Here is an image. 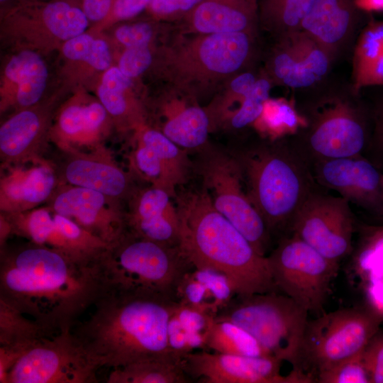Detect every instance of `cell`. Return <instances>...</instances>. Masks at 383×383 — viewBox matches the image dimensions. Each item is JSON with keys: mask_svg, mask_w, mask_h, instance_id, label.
<instances>
[{"mask_svg": "<svg viewBox=\"0 0 383 383\" xmlns=\"http://www.w3.org/2000/svg\"><path fill=\"white\" fill-rule=\"evenodd\" d=\"M98 259L76 260L31 243L15 249L5 246L0 299L52 333L70 330L104 294Z\"/></svg>", "mask_w": 383, "mask_h": 383, "instance_id": "6da1fadb", "label": "cell"}, {"mask_svg": "<svg viewBox=\"0 0 383 383\" xmlns=\"http://www.w3.org/2000/svg\"><path fill=\"white\" fill-rule=\"evenodd\" d=\"M176 304L105 293L89 317L78 320L71 332L99 368L174 355L168 345L167 326Z\"/></svg>", "mask_w": 383, "mask_h": 383, "instance_id": "7a4b0ae2", "label": "cell"}, {"mask_svg": "<svg viewBox=\"0 0 383 383\" xmlns=\"http://www.w3.org/2000/svg\"><path fill=\"white\" fill-rule=\"evenodd\" d=\"M179 217L178 248L197 268L224 274L235 295L279 292L267 257L213 206L207 192L189 191L176 195Z\"/></svg>", "mask_w": 383, "mask_h": 383, "instance_id": "3957f363", "label": "cell"}, {"mask_svg": "<svg viewBox=\"0 0 383 383\" xmlns=\"http://www.w3.org/2000/svg\"><path fill=\"white\" fill-rule=\"evenodd\" d=\"M296 107L304 126L292 135V145L307 160L362 155L370 147V116L361 92L350 83L328 77L301 91Z\"/></svg>", "mask_w": 383, "mask_h": 383, "instance_id": "277c9868", "label": "cell"}, {"mask_svg": "<svg viewBox=\"0 0 383 383\" xmlns=\"http://www.w3.org/2000/svg\"><path fill=\"white\" fill-rule=\"evenodd\" d=\"M162 48L160 68L169 87L199 100L231 77L251 68L259 34H184L172 28Z\"/></svg>", "mask_w": 383, "mask_h": 383, "instance_id": "5b68a950", "label": "cell"}, {"mask_svg": "<svg viewBox=\"0 0 383 383\" xmlns=\"http://www.w3.org/2000/svg\"><path fill=\"white\" fill-rule=\"evenodd\" d=\"M276 141L237 157L247 195L270 233L290 229L298 210L314 190L307 161L292 145Z\"/></svg>", "mask_w": 383, "mask_h": 383, "instance_id": "8992f818", "label": "cell"}, {"mask_svg": "<svg viewBox=\"0 0 383 383\" xmlns=\"http://www.w3.org/2000/svg\"><path fill=\"white\" fill-rule=\"evenodd\" d=\"M104 294L176 301L183 275L194 266L178 247L137 237L128 231L100 255Z\"/></svg>", "mask_w": 383, "mask_h": 383, "instance_id": "52a82bcc", "label": "cell"}, {"mask_svg": "<svg viewBox=\"0 0 383 383\" xmlns=\"http://www.w3.org/2000/svg\"><path fill=\"white\" fill-rule=\"evenodd\" d=\"M308 311L279 292L235 295L215 317L248 331L270 353L299 370ZM304 373V372H303Z\"/></svg>", "mask_w": 383, "mask_h": 383, "instance_id": "ba28073f", "label": "cell"}, {"mask_svg": "<svg viewBox=\"0 0 383 383\" xmlns=\"http://www.w3.org/2000/svg\"><path fill=\"white\" fill-rule=\"evenodd\" d=\"M382 323L383 318L366 306L338 309L308 321L299 370L316 382L318 373L360 353Z\"/></svg>", "mask_w": 383, "mask_h": 383, "instance_id": "9c48e42d", "label": "cell"}, {"mask_svg": "<svg viewBox=\"0 0 383 383\" xmlns=\"http://www.w3.org/2000/svg\"><path fill=\"white\" fill-rule=\"evenodd\" d=\"M201 152L197 171L213 206L259 254L267 256L271 233L243 190V178L237 157L207 146Z\"/></svg>", "mask_w": 383, "mask_h": 383, "instance_id": "30bf717a", "label": "cell"}, {"mask_svg": "<svg viewBox=\"0 0 383 383\" xmlns=\"http://www.w3.org/2000/svg\"><path fill=\"white\" fill-rule=\"evenodd\" d=\"M267 257L278 291L321 315L340 265L293 234L282 238Z\"/></svg>", "mask_w": 383, "mask_h": 383, "instance_id": "8fae6325", "label": "cell"}, {"mask_svg": "<svg viewBox=\"0 0 383 383\" xmlns=\"http://www.w3.org/2000/svg\"><path fill=\"white\" fill-rule=\"evenodd\" d=\"M98 369L70 329L33 343L9 372L7 383H96Z\"/></svg>", "mask_w": 383, "mask_h": 383, "instance_id": "7c38bea8", "label": "cell"}, {"mask_svg": "<svg viewBox=\"0 0 383 383\" xmlns=\"http://www.w3.org/2000/svg\"><path fill=\"white\" fill-rule=\"evenodd\" d=\"M354 229L350 202L315 190L299 208L290 227L292 234L339 265L351 252Z\"/></svg>", "mask_w": 383, "mask_h": 383, "instance_id": "4fadbf2b", "label": "cell"}, {"mask_svg": "<svg viewBox=\"0 0 383 383\" xmlns=\"http://www.w3.org/2000/svg\"><path fill=\"white\" fill-rule=\"evenodd\" d=\"M10 224L11 234L29 243L59 251L76 260H97L109 246L72 219L48 206L16 213H1Z\"/></svg>", "mask_w": 383, "mask_h": 383, "instance_id": "5bb4252c", "label": "cell"}, {"mask_svg": "<svg viewBox=\"0 0 383 383\" xmlns=\"http://www.w3.org/2000/svg\"><path fill=\"white\" fill-rule=\"evenodd\" d=\"M282 361L273 356L251 357L201 350L182 357L185 373L201 383H309L305 374L292 370L282 376Z\"/></svg>", "mask_w": 383, "mask_h": 383, "instance_id": "9a60e30c", "label": "cell"}, {"mask_svg": "<svg viewBox=\"0 0 383 383\" xmlns=\"http://www.w3.org/2000/svg\"><path fill=\"white\" fill-rule=\"evenodd\" d=\"M47 203L109 245L126 231L123 202L101 192L60 182Z\"/></svg>", "mask_w": 383, "mask_h": 383, "instance_id": "2e32d148", "label": "cell"}, {"mask_svg": "<svg viewBox=\"0 0 383 383\" xmlns=\"http://www.w3.org/2000/svg\"><path fill=\"white\" fill-rule=\"evenodd\" d=\"M312 176L318 184L381 217L383 173L362 155L313 162Z\"/></svg>", "mask_w": 383, "mask_h": 383, "instance_id": "e0dca14e", "label": "cell"}, {"mask_svg": "<svg viewBox=\"0 0 383 383\" xmlns=\"http://www.w3.org/2000/svg\"><path fill=\"white\" fill-rule=\"evenodd\" d=\"M356 0H314L304 18L301 30L328 53L334 63L352 48L371 19Z\"/></svg>", "mask_w": 383, "mask_h": 383, "instance_id": "ac0fdd59", "label": "cell"}, {"mask_svg": "<svg viewBox=\"0 0 383 383\" xmlns=\"http://www.w3.org/2000/svg\"><path fill=\"white\" fill-rule=\"evenodd\" d=\"M59 183L57 169L41 156L16 164L1 165V213H21L47 203Z\"/></svg>", "mask_w": 383, "mask_h": 383, "instance_id": "d6986e66", "label": "cell"}, {"mask_svg": "<svg viewBox=\"0 0 383 383\" xmlns=\"http://www.w3.org/2000/svg\"><path fill=\"white\" fill-rule=\"evenodd\" d=\"M65 153L67 158L61 167L60 182L94 190L122 202L138 188L131 172L122 170L104 147Z\"/></svg>", "mask_w": 383, "mask_h": 383, "instance_id": "ffe728a7", "label": "cell"}, {"mask_svg": "<svg viewBox=\"0 0 383 383\" xmlns=\"http://www.w3.org/2000/svg\"><path fill=\"white\" fill-rule=\"evenodd\" d=\"M172 198L164 189L151 185L137 188L127 201L126 231L168 247H178L179 217Z\"/></svg>", "mask_w": 383, "mask_h": 383, "instance_id": "44dd1931", "label": "cell"}, {"mask_svg": "<svg viewBox=\"0 0 383 383\" xmlns=\"http://www.w3.org/2000/svg\"><path fill=\"white\" fill-rule=\"evenodd\" d=\"M173 30L184 34H259L256 8L244 0H202Z\"/></svg>", "mask_w": 383, "mask_h": 383, "instance_id": "7402d4cb", "label": "cell"}, {"mask_svg": "<svg viewBox=\"0 0 383 383\" xmlns=\"http://www.w3.org/2000/svg\"><path fill=\"white\" fill-rule=\"evenodd\" d=\"M169 88L168 96L162 104L164 119L159 131L186 150H201L206 147L212 131L206 107H202L196 98Z\"/></svg>", "mask_w": 383, "mask_h": 383, "instance_id": "603a6c76", "label": "cell"}, {"mask_svg": "<svg viewBox=\"0 0 383 383\" xmlns=\"http://www.w3.org/2000/svg\"><path fill=\"white\" fill-rule=\"evenodd\" d=\"M48 114L45 110L26 108L0 128L1 165L22 162L41 156L45 143Z\"/></svg>", "mask_w": 383, "mask_h": 383, "instance_id": "cb8c5ba5", "label": "cell"}, {"mask_svg": "<svg viewBox=\"0 0 383 383\" xmlns=\"http://www.w3.org/2000/svg\"><path fill=\"white\" fill-rule=\"evenodd\" d=\"M108 114L101 102L69 105L59 115L53 139L64 152L103 148L101 132Z\"/></svg>", "mask_w": 383, "mask_h": 383, "instance_id": "d4e9b609", "label": "cell"}, {"mask_svg": "<svg viewBox=\"0 0 383 383\" xmlns=\"http://www.w3.org/2000/svg\"><path fill=\"white\" fill-rule=\"evenodd\" d=\"M235 295L228 278L209 268L192 267L179 281L176 301L215 317Z\"/></svg>", "mask_w": 383, "mask_h": 383, "instance_id": "484cf974", "label": "cell"}, {"mask_svg": "<svg viewBox=\"0 0 383 383\" xmlns=\"http://www.w3.org/2000/svg\"><path fill=\"white\" fill-rule=\"evenodd\" d=\"M351 82L357 92L383 87V21L371 18L360 33L353 50Z\"/></svg>", "mask_w": 383, "mask_h": 383, "instance_id": "4316f807", "label": "cell"}, {"mask_svg": "<svg viewBox=\"0 0 383 383\" xmlns=\"http://www.w3.org/2000/svg\"><path fill=\"white\" fill-rule=\"evenodd\" d=\"M214 322V316L177 301L167 326L171 353L183 357L188 353L206 350Z\"/></svg>", "mask_w": 383, "mask_h": 383, "instance_id": "83f0119b", "label": "cell"}, {"mask_svg": "<svg viewBox=\"0 0 383 383\" xmlns=\"http://www.w3.org/2000/svg\"><path fill=\"white\" fill-rule=\"evenodd\" d=\"M6 78L17 85L15 99L17 106L26 109L35 105L41 98L48 79L47 67L36 52L23 50L14 55L6 69Z\"/></svg>", "mask_w": 383, "mask_h": 383, "instance_id": "f1b7e54d", "label": "cell"}, {"mask_svg": "<svg viewBox=\"0 0 383 383\" xmlns=\"http://www.w3.org/2000/svg\"><path fill=\"white\" fill-rule=\"evenodd\" d=\"M182 357L174 355L154 357L112 368L107 383H187Z\"/></svg>", "mask_w": 383, "mask_h": 383, "instance_id": "f546056e", "label": "cell"}, {"mask_svg": "<svg viewBox=\"0 0 383 383\" xmlns=\"http://www.w3.org/2000/svg\"><path fill=\"white\" fill-rule=\"evenodd\" d=\"M314 0H257L259 30L277 41L301 30Z\"/></svg>", "mask_w": 383, "mask_h": 383, "instance_id": "4dcf8cb0", "label": "cell"}, {"mask_svg": "<svg viewBox=\"0 0 383 383\" xmlns=\"http://www.w3.org/2000/svg\"><path fill=\"white\" fill-rule=\"evenodd\" d=\"M274 43L262 68L274 84L301 91L321 83L305 69L286 39Z\"/></svg>", "mask_w": 383, "mask_h": 383, "instance_id": "1f68e13d", "label": "cell"}, {"mask_svg": "<svg viewBox=\"0 0 383 383\" xmlns=\"http://www.w3.org/2000/svg\"><path fill=\"white\" fill-rule=\"evenodd\" d=\"M28 11L55 37L68 40L84 33L88 18L82 6L57 0L45 4L25 3Z\"/></svg>", "mask_w": 383, "mask_h": 383, "instance_id": "d6a6232c", "label": "cell"}, {"mask_svg": "<svg viewBox=\"0 0 383 383\" xmlns=\"http://www.w3.org/2000/svg\"><path fill=\"white\" fill-rule=\"evenodd\" d=\"M131 83L132 78L126 76L118 67H109L103 75L98 96L109 115L118 119H128L138 129L144 125L141 112L126 95Z\"/></svg>", "mask_w": 383, "mask_h": 383, "instance_id": "836d02e7", "label": "cell"}, {"mask_svg": "<svg viewBox=\"0 0 383 383\" xmlns=\"http://www.w3.org/2000/svg\"><path fill=\"white\" fill-rule=\"evenodd\" d=\"M252 126L260 135L275 141L296 134L304 126V120L294 101L270 97Z\"/></svg>", "mask_w": 383, "mask_h": 383, "instance_id": "e575fe53", "label": "cell"}, {"mask_svg": "<svg viewBox=\"0 0 383 383\" xmlns=\"http://www.w3.org/2000/svg\"><path fill=\"white\" fill-rule=\"evenodd\" d=\"M362 287L383 284V225L367 226L352 260Z\"/></svg>", "mask_w": 383, "mask_h": 383, "instance_id": "d590c367", "label": "cell"}, {"mask_svg": "<svg viewBox=\"0 0 383 383\" xmlns=\"http://www.w3.org/2000/svg\"><path fill=\"white\" fill-rule=\"evenodd\" d=\"M206 350L243 356H272L248 331L228 321L215 320Z\"/></svg>", "mask_w": 383, "mask_h": 383, "instance_id": "8d00e7d4", "label": "cell"}, {"mask_svg": "<svg viewBox=\"0 0 383 383\" xmlns=\"http://www.w3.org/2000/svg\"><path fill=\"white\" fill-rule=\"evenodd\" d=\"M53 334L55 333L0 299V346L29 348L41 338Z\"/></svg>", "mask_w": 383, "mask_h": 383, "instance_id": "74e56055", "label": "cell"}, {"mask_svg": "<svg viewBox=\"0 0 383 383\" xmlns=\"http://www.w3.org/2000/svg\"><path fill=\"white\" fill-rule=\"evenodd\" d=\"M136 140L129 157L131 173L175 198L178 185L164 162L152 148L138 138Z\"/></svg>", "mask_w": 383, "mask_h": 383, "instance_id": "f35d334b", "label": "cell"}, {"mask_svg": "<svg viewBox=\"0 0 383 383\" xmlns=\"http://www.w3.org/2000/svg\"><path fill=\"white\" fill-rule=\"evenodd\" d=\"M136 138L155 151L178 186L187 182L192 167L187 150L176 145L158 129L145 125L138 128Z\"/></svg>", "mask_w": 383, "mask_h": 383, "instance_id": "ab89813d", "label": "cell"}, {"mask_svg": "<svg viewBox=\"0 0 383 383\" xmlns=\"http://www.w3.org/2000/svg\"><path fill=\"white\" fill-rule=\"evenodd\" d=\"M273 85L274 83L262 68L250 93L238 107L222 119L219 125L235 130L253 125L260 116L265 102L270 98Z\"/></svg>", "mask_w": 383, "mask_h": 383, "instance_id": "60d3db41", "label": "cell"}, {"mask_svg": "<svg viewBox=\"0 0 383 383\" xmlns=\"http://www.w3.org/2000/svg\"><path fill=\"white\" fill-rule=\"evenodd\" d=\"M62 52L68 59L84 61L97 70H107L111 65L107 43L88 34L82 33L65 41Z\"/></svg>", "mask_w": 383, "mask_h": 383, "instance_id": "b9f144b4", "label": "cell"}, {"mask_svg": "<svg viewBox=\"0 0 383 383\" xmlns=\"http://www.w3.org/2000/svg\"><path fill=\"white\" fill-rule=\"evenodd\" d=\"M362 350L355 355L318 373L316 377V382L370 383L363 362Z\"/></svg>", "mask_w": 383, "mask_h": 383, "instance_id": "7bdbcfd3", "label": "cell"}, {"mask_svg": "<svg viewBox=\"0 0 383 383\" xmlns=\"http://www.w3.org/2000/svg\"><path fill=\"white\" fill-rule=\"evenodd\" d=\"M369 109L371 137L370 147L383 157V87H371L361 90Z\"/></svg>", "mask_w": 383, "mask_h": 383, "instance_id": "ee69618b", "label": "cell"}, {"mask_svg": "<svg viewBox=\"0 0 383 383\" xmlns=\"http://www.w3.org/2000/svg\"><path fill=\"white\" fill-rule=\"evenodd\" d=\"M202 0H151L145 11L155 21L174 24L189 13Z\"/></svg>", "mask_w": 383, "mask_h": 383, "instance_id": "f6af8a7d", "label": "cell"}, {"mask_svg": "<svg viewBox=\"0 0 383 383\" xmlns=\"http://www.w3.org/2000/svg\"><path fill=\"white\" fill-rule=\"evenodd\" d=\"M153 62L151 45L126 48L118 67L127 77L135 78L147 71Z\"/></svg>", "mask_w": 383, "mask_h": 383, "instance_id": "bcb514c9", "label": "cell"}, {"mask_svg": "<svg viewBox=\"0 0 383 383\" xmlns=\"http://www.w3.org/2000/svg\"><path fill=\"white\" fill-rule=\"evenodd\" d=\"M155 21H140L123 25L116 30V38L125 48L151 45Z\"/></svg>", "mask_w": 383, "mask_h": 383, "instance_id": "7dc6e473", "label": "cell"}, {"mask_svg": "<svg viewBox=\"0 0 383 383\" xmlns=\"http://www.w3.org/2000/svg\"><path fill=\"white\" fill-rule=\"evenodd\" d=\"M362 358L370 383H383V331L379 329L370 340Z\"/></svg>", "mask_w": 383, "mask_h": 383, "instance_id": "c3c4849f", "label": "cell"}, {"mask_svg": "<svg viewBox=\"0 0 383 383\" xmlns=\"http://www.w3.org/2000/svg\"><path fill=\"white\" fill-rule=\"evenodd\" d=\"M151 0H113L109 16L114 20H127L145 11Z\"/></svg>", "mask_w": 383, "mask_h": 383, "instance_id": "681fc988", "label": "cell"}, {"mask_svg": "<svg viewBox=\"0 0 383 383\" xmlns=\"http://www.w3.org/2000/svg\"><path fill=\"white\" fill-rule=\"evenodd\" d=\"M113 2V0H82V8L89 20L100 21L109 15Z\"/></svg>", "mask_w": 383, "mask_h": 383, "instance_id": "f907efd6", "label": "cell"}, {"mask_svg": "<svg viewBox=\"0 0 383 383\" xmlns=\"http://www.w3.org/2000/svg\"><path fill=\"white\" fill-rule=\"evenodd\" d=\"M366 306L383 318V284H370L362 287Z\"/></svg>", "mask_w": 383, "mask_h": 383, "instance_id": "816d5d0a", "label": "cell"}, {"mask_svg": "<svg viewBox=\"0 0 383 383\" xmlns=\"http://www.w3.org/2000/svg\"><path fill=\"white\" fill-rule=\"evenodd\" d=\"M356 3L360 9L367 12L383 10V0H356Z\"/></svg>", "mask_w": 383, "mask_h": 383, "instance_id": "f5cc1de1", "label": "cell"}, {"mask_svg": "<svg viewBox=\"0 0 383 383\" xmlns=\"http://www.w3.org/2000/svg\"><path fill=\"white\" fill-rule=\"evenodd\" d=\"M244 1H245L248 4H250V5L253 6L254 7L256 8L257 0H244Z\"/></svg>", "mask_w": 383, "mask_h": 383, "instance_id": "db71d44e", "label": "cell"}, {"mask_svg": "<svg viewBox=\"0 0 383 383\" xmlns=\"http://www.w3.org/2000/svg\"><path fill=\"white\" fill-rule=\"evenodd\" d=\"M8 0H0L1 3H4L6 1H7Z\"/></svg>", "mask_w": 383, "mask_h": 383, "instance_id": "11a10c76", "label": "cell"}, {"mask_svg": "<svg viewBox=\"0 0 383 383\" xmlns=\"http://www.w3.org/2000/svg\"><path fill=\"white\" fill-rule=\"evenodd\" d=\"M380 218L383 220V215Z\"/></svg>", "mask_w": 383, "mask_h": 383, "instance_id": "9f6ffc18", "label": "cell"}]
</instances>
